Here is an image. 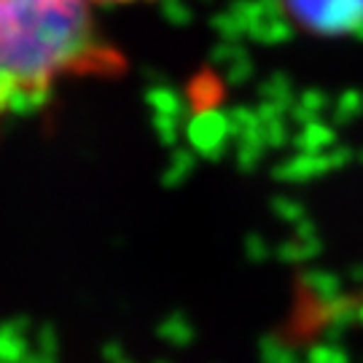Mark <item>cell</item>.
I'll return each mask as SVG.
<instances>
[{
    "label": "cell",
    "instance_id": "obj_3",
    "mask_svg": "<svg viewBox=\"0 0 363 363\" xmlns=\"http://www.w3.org/2000/svg\"><path fill=\"white\" fill-rule=\"evenodd\" d=\"M91 6H121V3H145V0H89Z\"/></svg>",
    "mask_w": 363,
    "mask_h": 363
},
{
    "label": "cell",
    "instance_id": "obj_2",
    "mask_svg": "<svg viewBox=\"0 0 363 363\" xmlns=\"http://www.w3.org/2000/svg\"><path fill=\"white\" fill-rule=\"evenodd\" d=\"M280 6L310 35L345 38L363 30V0H280Z\"/></svg>",
    "mask_w": 363,
    "mask_h": 363
},
{
    "label": "cell",
    "instance_id": "obj_1",
    "mask_svg": "<svg viewBox=\"0 0 363 363\" xmlns=\"http://www.w3.org/2000/svg\"><path fill=\"white\" fill-rule=\"evenodd\" d=\"M127 57L89 0H0V121L38 113L84 78H116Z\"/></svg>",
    "mask_w": 363,
    "mask_h": 363
}]
</instances>
